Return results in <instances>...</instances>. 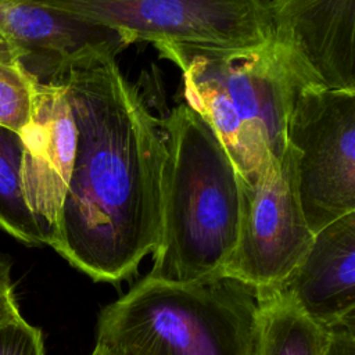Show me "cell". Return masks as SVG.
Segmentation results:
<instances>
[{"instance_id": "cell-1", "label": "cell", "mask_w": 355, "mask_h": 355, "mask_svg": "<svg viewBox=\"0 0 355 355\" xmlns=\"http://www.w3.org/2000/svg\"><path fill=\"white\" fill-rule=\"evenodd\" d=\"M116 55L86 60L58 79L76 125V153L51 247L94 282L136 275L161 237L165 137Z\"/></svg>"}, {"instance_id": "cell-2", "label": "cell", "mask_w": 355, "mask_h": 355, "mask_svg": "<svg viewBox=\"0 0 355 355\" xmlns=\"http://www.w3.org/2000/svg\"><path fill=\"white\" fill-rule=\"evenodd\" d=\"M168 150L161 237L148 276L189 283L222 273L240 229L237 169L211 126L187 104L159 121Z\"/></svg>"}, {"instance_id": "cell-3", "label": "cell", "mask_w": 355, "mask_h": 355, "mask_svg": "<svg viewBox=\"0 0 355 355\" xmlns=\"http://www.w3.org/2000/svg\"><path fill=\"white\" fill-rule=\"evenodd\" d=\"M104 355H258V290L223 273L189 283L146 276L98 316Z\"/></svg>"}, {"instance_id": "cell-4", "label": "cell", "mask_w": 355, "mask_h": 355, "mask_svg": "<svg viewBox=\"0 0 355 355\" xmlns=\"http://www.w3.org/2000/svg\"><path fill=\"white\" fill-rule=\"evenodd\" d=\"M155 49L182 71L186 104L215 132L240 179L254 180L273 157L283 155L301 86L270 39L243 50Z\"/></svg>"}, {"instance_id": "cell-5", "label": "cell", "mask_w": 355, "mask_h": 355, "mask_svg": "<svg viewBox=\"0 0 355 355\" xmlns=\"http://www.w3.org/2000/svg\"><path fill=\"white\" fill-rule=\"evenodd\" d=\"M115 29L130 42L243 50L270 39L262 0H25Z\"/></svg>"}, {"instance_id": "cell-6", "label": "cell", "mask_w": 355, "mask_h": 355, "mask_svg": "<svg viewBox=\"0 0 355 355\" xmlns=\"http://www.w3.org/2000/svg\"><path fill=\"white\" fill-rule=\"evenodd\" d=\"M286 139L295 154L301 209L315 234L355 212V92L301 87Z\"/></svg>"}, {"instance_id": "cell-7", "label": "cell", "mask_w": 355, "mask_h": 355, "mask_svg": "<svg viewBox=\"0 0 355 355\" xmlns=\"http://www.w3.org/2000/svg\"><path fill=\"white\" fill-rule=\"evenodd\" d=\"M240 184L239 239L222 273L257 290L277 287L313 240L298 200L291 146L254 180L240 179Z\"/></svg>"}, {"instance_id": "cell-8", "label": "cell", "mask_w": 355, "mask_h": 355, "mask_svg": "<svg viewBox=\"0 0 355 355\" xmlns=\"http://www.w3.org/2000/svg\"><path fill=\"white\" fill-rule=\"evenodd\" d=\"M270 42L301 87L355 92V0H273Z\"/></svg>"}, {"instance_id": "cell-9", "label": "cell", "mask_w": 355, "mask_h": 355, "mask_svg": "<svg viewBox=\"0 0 355 355\" xmlns=\"http://www.w3.org/2000/svg\"><path fill=\"white\" fill-rule=\"evenodd\" d=\"M76 125L61 82L35 80L29 121L19 133L25 202L51 247L71 180Z\"/></svg>"}, {"instance_id": "cell-10", "label": "cell", "mask_w": 355, "mask_h": 355, "mask_svg": "<svg viewBox=\"0 0 355 355\" xmlns=\"http://www.w3.org/2000/svg\"><path fill=\"white\" fill-rule=\"evenodd\" d=\"M0 35L14 60L42 83L86 60L118 55L132 43L115 29L25 0H0Z\"/></svg>"}, {"instance_id": "cell-11", "label": "cell", "mask_w": 355, "mask_h": 355, "mask_svg": "<svg viewBox=\"0 0 355 355\" xmlns=\"http://www.w3.org/2000/svg\"><path fill=\"white\" fill-rule=\"evenodd\" d=\"M273 288L326 329L355 322V212L315 233L306 252Z\"/></svg>"}, {"instance_id": "cell-12", "label": "cell", "mask_w": 355, "mask_h": 355, "mask_svg": "<svg viewBox=\"0 0 355 355\" xmlns=\"http://www.w3.org/2000/svg\"><path fill=\"white\" fill-rule=\"evenodd\" d=\"M258 355H323L327 329L306 316L277 288L258 290Z\"/></svg>"}, {"instance_id": "cell-13", "label": "cell", "mask_w": 355, "mask_h": 355, "mask_svg": "<svg viewBox=\"0 0 355 355\" xmlns=\"http://www.w3.org/2000/svg\"><path fill=\"white\" fill-rule=\"evenodd\" d=\"M22 143L17 132L0 126V227L28 245H46L21 184Z\"/></svg>"}, {"instance_id": "cell-14", "label": "cell", "mask_w": 355, "mask_h": 355, "mask_svg": "<svg viewBox=\"0 0 355 355\" xmlns=\"http://www.w3.org/2000/svg\"><path fill=\"white\" fill-rule=\"evenodd\" d=\"M35 80L19 62L0 60V126L22 132L31 115Z\"/></svg>"}, {"instance_id": "cell-15", "label": "cell", "mask_w": 355, "mask_h": 355, "mask_svg": "<svg viewBox=\"0 0 355 355\" xmlns=\"http://www.w3.org/2000/svg\"><path fill=\"white\" fill-rule=\"evenodd\" d=\"M0 355H44L42 331L22 316L0 324Z\"/></svg>"}, {"instance_id": "cell-16", "label": "cell", "mask_w": 355, "mask_h": 355, "mask_svg": "<svg viewBox=\"0 0 355 355\" xmlns=\"http://www.w3.org/2000/svg\"><path fill=\"white\" fill-rule=\"evenodd\" d=\"M10 270V262L0 257V324L21 318Z\"/></svg>"}, {"instance_id": "cell-17", "label": "cell", "mask_w": 355, "mask_h": 355, "mask_svg": "<svg viewBox=\"0 0 355 355\" xmlns=\"http://www.w3.org/2000/svg\"><path fill=\"white\" fill-rule=\"evenodd\" d=\"M327 333L323 355H355V322L333 326Z\"/></svg>"}, {"instance_id": "cell-18", "label": "cell", "mask_w": 355, "mask_h": 355, "mask_svg": "<svg viewBox=\"0 0 355 355\" xmlns=\"http://www.w3.org/2000/svg\"><path fill=\"white\" fill-rule=\"evenodd\" d=\"M0 60H4V61H15L14 57H12V54H11V51H10V49H8V46H7V43H6L4 39L1 37V35H0Z\"/></svg>"}, {"instance_id": "cell-19", "label": "cell", "mask_w": 355, "mask_h": 355, "mask_svg": "<svg viewBox=\"0 0 355 355\" xmlns=\"http://www.w3.org/2000/svg\"><path fill=\"white\" fill-rule=\"evenodd\" d=\"M92 355H104V354H101V352H98V351H96V349H94V351L92 352Z\"/></svg>"}, {"instance_id": "cell-20", "label": "cell", "mask_w": 355, "mask_h": 355, "mask_svg": "<svg viewBox=\"0 0 355 355\" xmlns=\"http://www.w3.org/2000/svg\"><path fill=\"white\" fill-rule=\"evenodd\" d=\"M262 1H263V3H265V4H269V3H272V1H273V0H262Z\"/></svg>"}]
</instances>
